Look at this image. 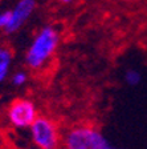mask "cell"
I'll return each instance as SVG.
<instances>
[{
    "label": "cell",
    "instance_id": "obj_2",
    "mask_svg": "<svg viewBox=\"0 0 147 149\" xmlns=\"http://www.w3.org/2000/svg\"><path fill=\"white\" fill-rule=\"evenodd\" d=\"M65 149H122L113 145L97 128L80 125L72 128L65 136Z\"/></svg>",
    "mask_w": 147,
    "mask_h": 149
},
{
    "label": "cell",
    "instance_id": "obj_10",
    "mask_svg": "<svg viewBox=\"0 0 147 149\" xmlns=\"http://www.w3.org/2000/svg\"><path fill=\"white\" fill-rule=\"evenodd\" d=\"M72 1H74V0H61V3H64V4H69Z\"/></svg>",
    "mask_w": 147,
    "mask_h": 149
},
{
    "label": "cell",
    "instance_id": "obj_4",
    "mask_svg": "<svg viewBox=\"0 0 147 149\" xmlns=\"http://www.w3.org/2000/svg\"><path fill=\"white\" fill-rule=\"evenodd\" d=\"M8 121L17 129H25L37 118V108L32 100L17 99L11 102L7 112Z\"/></svg>",
    "mask_w": 147,
    "mask_h": 149
},
{
    "label": "cell",
    "instance_id": "obj_6",
    "mask_svg": "<svg viewBox=\"0 0 147 149\" xmlns=\"http://www.w3.org/2000/svg\"><path fill=\"white\" fill-rule=\"evenodd\" d=\"M12 59V51L9 49L8 47H0V84L8 77Z\"/></svg>",
    "mask_w": 147,
    "mask_h": 149
},
{
    "label": "cell",
    "instance_id": "obj_3",
    "mask_svg": "<svg viewBox=\"0 0 147 149\" xmlns=\"http://www.w3.org/2000/svg\"><path fill=\"white\" fill-rule=\"evenodd\" d=\"M32 143L37 149H57L60 143L58 129L56 124L48 117L37 116L29 127Z\"/></svg>",
    "mask_w": 147,
    "mask_h": 149
},
{
    "label": "cell",
    "instance_id": "obj_11",
    "mask_svg": "<svg viewBox=\"0 0 147 149\" xmlns=\"http://www.w3.org/2000/svg\"><path fill=\"white\" fill-rule=\"evenodd\" d=\"M31 149H37V148H31Z\"/></svg>",
    "mask_w": 147,
    "mask_h": 149
},
{
    "label": "cell",
    "instance_id": "obj_8",
    "mask_svg": "<svg viewBox=\"0 0 147 149\" xmlns=\"http://www.w3.org/2000/svg\"><path fill=\"white\" fill-rule=\"evenodd\" d=\"M28 80V74L25 71H17L11 76V81L15 87H23Z\"/></svg>",
    "mask_w": 147,
    "mask_h": 149
},
{
    "label": "cell",
    "instance_id": "obj_5",
    "mask_svg": "<svg viewBox=\"0 0 147 149\" xmlns=\"http://www.w3.org/2000/svg\"><path fill=\"white\" fill-rule=\"evenodd\" d=\"M36 8V0H19L17 4L11 9V19H9L4 32L7 35H12L17 32L25 24Z\"/></svg>",
    "mask_w": 147,
    "mask_h": 149
},
{
    "label": "cell",
    "instance_id": "obj_9",
    "mask_svg": "<svg viewBox=\"0 0 147 149\" xmlns=\"http://www.w3.org/2000/svg\"><path fill=\"white\" fill-rule=\"evenodd\" d=\"M9 19H11V9H7V11H0V29H3L7 27Z\"/></svg>",
    "mask_w": 147,
    "mask_h": 149
},
{
    "label": "cell",
    "instance_id": "obj_7",
    "mask_svg": "<svg viewBox=\"0 0 147 149\" xmlns=\"http://www.w3.org/2000/svg\"><path fill=\"white\" fill-rule=\"evenodd\" d=\"M142 80V76L137 69H127L125 73V81L126 84H129L130 87H137Z\"/></svg>",
    "mask_w": 147,
    "mask_h": 149
},
{
    "label": "cell",
    "instance_id": "obj_1",
    "mask_svg": "<svg viewBox=\"0 0 147 149\" xmlns=\"http://www.w3.org/2000/svg\"><path fill=\"white\" fill-rule=\"evenodd\" d=\"M60 43L58 31L52 25H45L36 33L25 53V64L32 69H41L55 55Z\"/></svg>",
    "mask_w": 147,
    "mask_h": 149
}]
</instances>
